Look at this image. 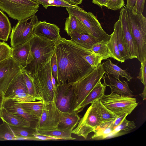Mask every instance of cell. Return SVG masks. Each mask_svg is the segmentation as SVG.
<instances>
[{
	"label": "cell",
	"instance_id": "obj_1",
	"mask_svg": "<svg viewBox=\"0 0 146 146\" xmlns=\"http://www.w3.org/2000/svg\"><path fill=\"white\" fill-rule=\"evenodd\" d=\"M57 65V84H72L94 69L84 58L92 53L89 50L71 40L61 37L56 43L54 51Z\"/></svg>",
	"mask_w": 146,
	"mask_h": 146
},
{
	"label": "cell",
	"instance_id": "obj_2",
	"mask_svg": "<svg viewBox=\"0 0 146 146\" xmlns=\"http://www.w3.org/2000/svg\"><path fill=\"white\" fill-rule=\"evenodd\" d=\"M29 41L30 63L25 67H22L33 77L50 60L54 52L56 42L35 34Z\"/></svg>",
	"mask_w": 146,
	"mask_h": 146
},
{
	"label": "cell",
	"instance_id": "obj_3",
	"mask_svg": "<svg viewBox=\"0 0 146 146\" xmlns=\"http://www.w3.org/2000/svg\"><path fill=\"white\" fill-rule=\"evenodd\" d=\"M126 9L137 49L138 59L141 64L146 58V18L143 14H138L129 8Z\"/></svg>",
	"mask_w": 146,
	"mask_h": 146
},
{
	"label": "cell",
	"instance_id": "obj_4",
	"mask_svg": "<svg viewBox=\"0 0 146 146\" xmlns=\"http://www.w3.org/2000/svg\"><path fill=\"white\" fill-rule=\"evenodd\" d=\"M39 4L32 0H0V9L18 21L35 15Z\"/></svg>",
	"mask_w": 146,
	"mask_h": 146
},
{
	"label": "cell",
	"instance_id": "obj_5",
	"mask_svg": "<svg viewBox=\"0 0 146 146\" xmlns=\"http://www.w3.org/2000/svg\"><path fill=\"white\" fill-rule=\"evenodd\" d=\"M100 100L106 108L117 117L130 114L138 104L135 98L114 93L109 95L104 94Z\"/></svg>",
	"mask_w": 146,
	"mask_h": 146
},
{
	"label": "cell",
	"instance_id": "obj_6",
	"mask_svg": "<svg viewBox=\"0 0 146 146\" xmlns=\"http://www.w3.org/2000/svg\"><path fill=\"white\" fill-rule=\"evenodd\" d=\"M106 73L102 64L101 63L89 74L72 84L75 91L76 99L74 111H76L88 94L99 81L101 79Z\"/></svg>",
	"mask_w": 146,
	"mask_h": 146
},
{
	"label": "cell",
	"instance_id": "obj_7",
	"mask_svg": "<svg viewBox=\"0 0 146 146\" xmlns=\"http://www.w3.org/2000/svg\"><path fill=\"white\" fill-rule=\"evenodd\" d=\"M52 74L50 60L32 77L37 92L44 102L52 101L55 98Z\"/></svg>",
	"mask_w": 146,
	"mask_h": 146
},
{
	"label": "cell",
	"instance_id": "obj_8",
	"mask_svg": "<svg viewBox=\"0 0 146 146\" xmlns=\"http://www.w3.org/2000/svg\"><path fill=\"white\" fill-rule=\"evenodd\" d=\"M68 15L76 17L89 31L90 34L99 41L108 40L110 35L104 30L96 17L91 12H87L82 8L66 7Z\"/></svg>",
	"mask_w": 146,
	"mask_h": 146
},
{
	"label": "cell",
	"instance_id": "obj_9",
	"mask_svg": "<svg viewBox=\"0 0 146 146\" xmlns=\"http://www.w3.org/2000/svg\"><path fill=\"white\" fill-rule=\"evenodd\" d=\"M38 21L35 15L18 21L12 28L10 37L12 48L25 43L31 39L33 35L34 26Z\"/></svg>",
	"mask_w": 146,
	"mask_h": 146
},
{
	"label": "cell",
	"instance_id": "obj_10",
	"mask_svg": "<svg viewBox=\"0 0 146 146\" xmlns=\"http://www.w3.org/2000/svg\"><path fill=\"white\" fill-rule=\"evenodd\" d=\"M55 92V103L58 110L64 112L74 111L76 99L72 84L67 83L57 84Z\"/></svg>",
	"mask_w": 146,
	"mask_h": 146
},
{
	"label": "cell",
	"instance_id": "obj_11",
	"mask_svg": "<svg viewBox=\"0 0 146 146\" xmlns=\"http://www.w3.org/2000/svg\"><path fill=\"white\" fill-rule=\"evenodd\" d=\"M55 100V98L52 101L43 102L42 113L35 127L37 131L58 129L59 111L56 106Z\"/></svg>",
	"mask_w": 146,
	"mask_h": 146
},
{
	"label": "cell",
	"instance_id": "obj_12",
	"mask_svg": "<svg viewBox=\"0 0 146 146\" xmlns=\"http://www.w3.org/2000/svg\"><path fill=\"white\" fill-rule=\"evenodd\" d=\"M5 99H12L19 103L31 102L33 97L28 94L21 70L12 80L4 95Z\"/></svg>",
	"mask_w": 146,
	"mask_h": 146
},
{
	"label": "cell",
	"instance_id": "obj_13",
	"mask_svg": "<svg viewBox=\"0 0 146 146\" xmlns=\"http://www.w3.org/2000/svg\"><path fill=\"white\" fill-rule=\"evenodd\" d=\"M102 123L95 108L91 104L72 133L86 139L88 134L93 132Z\"/></svg>",
	"mask_w": 146,
	"mask_h": 146
},
{
	"label": "cell",
	"instance_id": "obj_14",
	"mask_svg": "<svg viewBox=\"0 0 146 146\" xmlns=\"http://www.w3.org/2000/svg\"><path fill=\"white\" fill-rule=\"evenodd\" d=\"M22 68L11 57L0 62V90L4 95L10 83Z\"/></svg>",
	"mask_w": 146,
	"mask_h": 146
},
{
	"label": "cell",
	"instance_id": "obj_15",
	"mask_svg": "<svg viewBox=\"0 0 146 146\" xmlns=\"http://www.w3.org/2000/svg\"><path fill=\"white\" fill-rule=\"evenodd\" d=\"M121 20L125 39L129 49L130 59H138L137 49L136 45L128 19L126 8L122 7L119 12Z\"/></svg>",
	"mask_w": 146,
	"mask_h": 146
},
{
	"label": "cell",
	"instance_id": "obj_16",
	"mask_svg": "<svg viewBox=\"0 0 146 146\" xmlns=\"http://www.w3.org/2000/svg\"><path fill=\"white\" fill-rule=\"evenodd\" d=\"M3 107L9 112L28 121L31 127L35 129L38 118L25 110L19 103L12 99L4 98Z\"/></svg>",
	"mask_w": 146,
	"mask_h": 146
},
{
	"label": "cell",
	"instance_id": "obj_17",
	"mask_svg": "<svg viewBox=\"0 0 146 146\" xmlns=\"http://www.w3.org/2000/svg\"><path fill=\"white\" fill-rule=\"evenodd\" d=\"M60 29L56 25L47 23L45 21H40L35 25L33 34L56 42L61 37L60 34Z\"/></svg>",
	"mask_w": 146,
	"mask_h": 146
},
{
	"label": "cell",
	"instance_id": "obj_18",
	"mask_svg": "<svg viewBox=\"0 0 146 146\" xmlns=\"http://www.w3.org/2000/svg\"><path fill=\"white\" fill-rule=\"evenodd\" d=\"M104 83L106 86H109L111 89V93L116 94L129 97H132L133 95V92L131 90L128 86V81H121L111 76L106 73L103 76Z\"/></svg>",
	"mask_w": 146,
	"mask_h": 146
},
{
	"label": "cell",
	"instance_id": "obj_19",
	"mask_svg": "<svg viewBox=\"0 0 146 146\" xmlns=\"http://www.w3.org/2000/svg\"><path fill=\"white\" fill-rule=\"evenodd\" d=\"M30 45L29 40L12 48L11 57L16 62L24 67L30 64Z\"/></svg>",
	"mask_w": 146,
	"mask_h": 146
},
{
	"label": "cell",
	"instance_id": "obj_20",
	"mask_svg": "<svg viewBox=\"0 0 146 146\" xmlns=\"http://www.w3.org/2000/svg\"><path fill=\"white\" fill-rule=\"evenodd\" d=\"M60 117L58 129L72 131L78 124L80 118L75 111L64 112L59 111Z\"/></svg>",
	"mask_w": 146,
	"mask_h": 146
},
{
	"label": "cell",
	"instance_id": "obj_21",
	"mask_svg": "<svg viewBox=\"0 0 146 146\" xmlns=\"http://www.w3.org/2000/svg\"><path fill=\"white\" fill-rule=\"evenodd\" d=\"M113 28L115 31L117 44L121 57L125 60L130 59L128 46L124 36L121 22L119 18L115 23Z\"/></svg>",
	"mask_w": 146,
	"mask_h": 146
},
{
	"label": "cell",
	"instance_id": "obj_22",
	"mask_svg": "<svg viewBox=\"0 0 146 146\" xmlns=\"http://www.w3.org/2000/svg\"><path fill=\"white\" fill-rule=\"evenodd\" d=\"M100 80L82 102L76 111L78 113L90 104L100 100L104 94L106 86L101 82Z\"/></svg>",
	"mask_w": 146,
	"mask_h": 146
},
{
	"label": "cell",
	"instance_id": "obj_23",
	"mask_svg": "<svg viewBox=\"0 0 146 146\" xmlns=\"http://www.w3.org/2000/svg\"><path fill=\"white\" fill-rule=\"evenodd\" d=\"M64 29L68 35L75 32L90 34L88 30L82 22L72 15H69L67 18Z\"/></svg>",
	"mask_w": 146,
	"mask_h": 146
},
{
	"label": "cell",
	"instance_id": "obj_24",
	"mask_svg": "<svg viewBox=\"0 0 146 146\" xmlns=\"http://www.w3.org/2000/svg\"><path fill=\"white\" fill-rule=\"evenodd\" d=\"M107 60L106 61L102 63L103 68L106 73L117 80L119 79L120 76L125 78L128 81H130L133 79V77L127 72V70H123L113 64L110 59Z\"/></svg>",
	"mask_w": 146,
	"mask_h": 146
},
{
	"label": "cell",
	"instance_id": "obj_25",
	"mask_svg": "<svg viewBox=\"0 0 146 146\" xmlns=\"http://www.w3.org/2000/svg\"><path fill=\"white\" fill-rule=\"evenodd\" d=\"M69 36L72 41L88 50L92 45L99 41L91 35L84 33L75 32Z\"/></svg>",
	"mask_w": 146,
	"mask_h": 146
},
{
	"label": "cell",
	"instance_id": "obj_26",
	"mask_svg": "<svg viewBox=\"0 0 146 146\" xmlns=\"http://www.w3.org/2000/svg\"><path fill=\"white\" fill-rule=\"evenodd\" d=\"M1 119L9 125L15 126L31 127L30 123L3 108Z\"/></svg>",
	"mask_w": 146,
	"mask_h": 146
},
{
	"label": "cell",
	"instance_id": "obj_27",
	"mask_svg": "<svg viewBox=\"0 0 146 146\" xmlns=\"http://www.w3.org/2000/svg\"><path fill=\"white\" fill-rule=\"evenodd\" d=\"M9 126L17 137L18 140L40 141L33 135V134L36 132V130L35 128L31 127Z\"/></svg>",
	"mask_w": 146,
	"mask_h": 146
},
{
	"label": "cell",
	"instance_id": "obj_28",
	"mask_svg": "<svg viewBox=\"0 0 146 146\" xmlns=\"http://www.w3.org/2000/svg\"><path fill=\"white\" fill-rule=\"evenodd\" d=\"M114 121L102 123L93 132L94 134L92 138L104 139L111 137L114 129L112 126Z\"/></svg>",
	"mask_w": 146,
	"mask_h": 146
},
{
	"label": "cell",
	"instance_id": "obj_29",
	"mask_svg": "<svg viewBox=\"0 0 146 146\" xmlns=\"http://www.w3.org/2000/svg\"><path fill=\"white\" fill-rule=\"evenodd\" d=\"M91 104L95 108L103 123L114 121L117 117V116L112 113L102 104L100 100L96 101Z\"/></svg>",
	"mask_w": 146,
	"mask_h": 146
},
{
	"label": "cell",
	"instance_id": "obj_30",
	"mask_svg": "<svg viewBox=\"0 0 146 146\" xmlns=\"http://www.w3.org/2000/svg\"><path fill=\"white\" fill-rule=\"evenodd\" d=\"M11 29V24L8 17L0 10V40L7 41Z\"/></svg>",
	"mask_w": 146,
	"mask_h": 146
},
{
	"label": "cell",
	"instance_id": "obj_31",
	"mask_svg": "<svg viewBox=\"0 0 146 146\" xmlns=\"http://www.w3.org/2000/svg\"><path fill=\"white\" fill-rule=\"evenodd\" d=\"M108 41H99L92 45L89 50L92 52L98 54L102 58L103 60H107L112 56L107 45Z\"/></svg>",
	"mask_w": 146,
	"mask_h": 146
},
{
	"label": "cell",
	"instance_id": "obj_32",
	"mask_svg": "<svg viewBox=\"0 0 146 146\" xmlns=\"http://www.w3.org/2000/svg\"><path fill=\"white\" fill-rule=\"evenodd\" d=\"M107 45L113 59L121 63L125 61L121 57L120 53L117 43L116 32L114 28L113 32L108 41Z\"/></svg>",
	"mask_w": 146,
	"mask_h": 146
},
{
	"label": "cell",
	"instance_id": "obj_33",
	"mask_svg": "<svg viewBox=\"0 0 146 146\" xmlns=\"http://www.w3.org/2000/svg\"><path fill=\"white\" fill-rule=\"evenodd\" d=\"M43 102L42 100H40L19 103L26 111L39 119L42 113Z\"/></svg>",
	"mask_w": 146,
	"mask_h": 146
},
{
	"label": "cell",
	"instance_id": "obj_34",
	"mask_svg": "<svg viewBox=\"0 0 146 146\" xmlns=\"http://www.w3.org/2000/svg\"><path fill=\"white\" fill-rule=\"evenodd\" d=\"M22 71L28 89V94L36 98L37 100H42V98L38 95L36 90L33 82L32 77L22 67Z\"/></svg>",
	"mask_w": 146,
	"mask_h": 146
},
{
	"label": "cell",
	"instance_id": "obj_35",
	"mask_svg": "<svg viewBox=\"0 0 146 146\" xmlns=\"http://www.w3.org/2000/svg\"><path fill=\"white\" fill-rule=\"evenodd\" d=\"M37 131L39 133L61 138L64 140H74L76 138L72 136V131L56 129L49 130H39Z\"/></svg>",
	"mask_w": 146,
	"mask_h": 146
},
{
	"label": "cell",
	"instance_id": "obj_36",
	"mask_svg": "<svg viewBox=\"0 0 146 146\" xmlns=\"http://www.w3.org/2000/svg\"><path fill=\"white\" fill-rule=\"evenodd\" d=\"M38 4L42 5L45 9L51 6L56 7H73L78 9H80L81 8L79 6L72 5L68 4L62 0H32Z\"/></svg>",
	"mask_w": 146,
	"mask_h": 146
},
{
	"label": "cell",
	"instance_id": "obj_37",
	"mask_svg": "<svg viewBox=\"0 0 146 146\" xmlns=\"http://www.w3.org/2000/svg\"><path fill=\"white\" fill-rule=\"evenodd\" d=\"M0 138L3 140H13L18 139L9 125L4 121L0 125Z\"/></svg>",
	"mask_w": 146,
	"mask_h": 146
},
{
	"label": "cell",
	"instance_id": "obj_38",
	"mask_svg": "<svg viewBox=\"0 0 146 146\" xmlns=\"http://www.w3.org/2000/svg\"><path fill=\"white\" fill-rule=\"evenodd\" d=\"M126 117L123 119L118 125L114 128L111 137L119 135L121 131H129L136 127L134 122L127 120Z\"/></svg>",
	"mask_w": 146,
	"mask_h": 146
},
{
	"label": "cell",
	"instance_id": "obj_39",
	"mask_svg": "<svg viewBox=\"0 0 146 146\" xmlns=\"http://www.w3.org/2000/svg\"><path fill=\"white\" fill-rule=\"evenodd\" d=\"M145 0H126V8L133 10L139 14H142Z\"/></svg>",
	"mask_w": 146,
	"mask_h": 146
},
{
	"label": "cell",
	"instance_id": "obj_40",
	"mask_svg": "<svg viewBox=\"0 0 146 146\" xmlns=\"http://www.w3.org/2000/svg\"><path fill=\"white\" fill-rule=\"evenodd\" d=\"M84 58L94 69L96 68L103 60L102 58L100 55L92 52L91 54L84 56Z\"/></svg>",
	"mask_w": 146,
	"mask_h": 146
},
{
	"label": "cell",
	"instance_id": "obj_41",
	"mask_svg": "<svg viewBox=\"0 0 146 146\" xmlns=\"http://www.w3.org/2000/svg\"><path fill=\"white\" fill-rule=\"evenodd\" d=\"M12 48L4 41L0 44V62L11 57Z\"/></svg>",
	"mask_w": 146,
	"mask_h": 146
},
{
	"label": "cell",
	"instance_id": "obj_42",
	"mask_svg": "<svg viewBox=\"0 0 146 146\" xmlns=\"http://www.w3.org/2000/svg\"><path fill=\"white\" fill-rule=\"evenodd\" d=\"M124 5V0H108L104 6L112 10L116 11L121 9Z\"/></svg>",
	"mask_w": 146,
	"mask_h": 146
},
{
	"label": "cell",
	"instance_id": "obj_43",
	"mask_svg": "<svg viewBox=\"0 0 146 146\" xmlns=\"http://www.w3.org/2000/svg\"><path fill=\"white\" fill-rule=\"evenodd\" d=\"M141 66L139 76L137 78L140 80L144 86L143 91H146V58H145L142 63L141 64Z\"/></svg>",
	"mask_w": 146,
	"mask_h": 146
},
{
	"label": "cell",
	"instance_id": "obj_44",
	"mask_svg": "<svg viewBox=\"0 0 146 146\" xmlns=\"http://www.w3.org/2000/svg\"><path fill=\"white\" fill-rule=\"evenodd\" d=\"M50 64L52 74L56 79L57 82V65L56 54L54 53L50 60Z\"/></svg>",
	"mask_w": 146,
	"mask_h": 146
},
{
	"label": "cell",
	"instance_id": "obj_45",
	"mask_svg": "<svg viewBox=\"0 0 146 146\" xmlns=\"http://www.w3.org/2000/svg\"><path fill=\"white\" fill-rule=\"evenodd\" d=\"M34 136L41 140H64L63 139L59 137H55L48 135L41 134L38 133L36 130V132L33 134Z\"/></svg>",
	"mask_w": 146,
	"mask_h": 146
},
{
	"label": "cell",
	"instance_id": "obj_46",
	"mask_svg": "<svg viewBox=\"0 0 146 146\" xmlns=\"http://www.w3.org/2000/svg\"><path fill=\"white\" fill-rule=\"evenodd\" d=\"M127 115L126 114H123L121 116L117 117L114 121L112 123V126L114 128L118 125L121 123L123 119Z\"/></svg>",
	"mask_w": 146,
	"mask_h": 146
},
{
	"label": "cell",
	"instance_id": "obj_47",
	"mask_svg": "<svg viewBox=\"0 0 146 146\" xmlns=\"http://www.w3.org/2000/svg\"><path fill=\"white\" fill-rule=\"evenodd\" d=\"M66 3L72 5L77 6L81 4L82 0H62Z\"/></svg>",
	"mask_w": 146,
	"mask_h": 146
},
{
	"label": "cell",
	"instance_id": "obj_48",
	"mask_svg": "<svg viewBox=\"0 0 146 146\" xmlns=\"http://www.w3.org/2000/svg\"><path fill=\"white\" fill-rule=\"evenodd\" d=\"M108 0H92V2L102 7L104 6Z\"/></svg>",
	"mask_w": 146,
	"mask_h": 146
},
{
	"label": "cell",
	"instance_id": "obj_49",
	"mask_svg": "<svg viewBox=\"0 0 146 146\" xmlns=\"http://www.w3.org/2000/svg\"><path fill=\"white\" fill-rule=\"evenodd\" d=\"M4 99V94L0 90V119L1 118L2 111L3 108V105Z\"/></svg>",
	"mask_w": 146,
	"mask_h": 146
},
{
	"label": "cell",
	"instance_id": "obj_50",
	"mask_svg": "<svg viewBox=\"0 0 146 146\" xmlns=\"http://www.w3.org/2000/svg\"><path fill=\"white\" fill-rule=\"evenodd\" d=\"M56 80L53 76L52 74V82L53 85V88L55 91L56 87L57 84L56 83Z\"/></svg>",
	"mask_w": 146,
	"mask_h": 146
},
{
	"label": "cell",
	"instance_id": "obj_51",
	"mask_svg": "<svg viewBox=\"0 0 146 146\" xmlns=\"http://www.w3.org/2000/svg\"><path fill=\"white\" fill-rule=\"evenodd\" d=\"M0 140H3V139L0 138Z\"/></svg>",
	"mask_w": 146,
	"mask_h": 146
},
{
	"label": "cell",
	"instance_id": "obj_52",
	"mask_svg": "<svg viewBox=\"0 0 146 146\" xmlns=\"http://www.w3.org/2000/svg\"><path fill=\"white\" fill-rule=\"evenodd\" d=\"M2 42H0V44H1V43Z\"/></svg>",
	"mask_w": 146,
	"mask_h": 146
},
{
	"label": "cell",
	"instance_id": "obj_53",
	"mask_svg": "<svg viewBox=\"0 0 146 146\" xmlns=\"http://www.w3.org/2000/svg\"><path fill=\"white\" fill-rule=\"evenodd\" d=\"M0 42H1V41H0Z\"/></svg>",
	"mask_w": 146,
	"mask_h": 146
}]
</instances>
